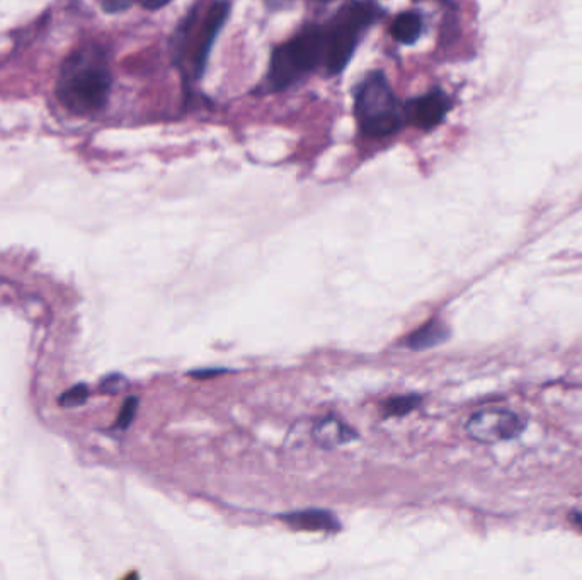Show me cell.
Listing matches in <instances>:
<instances>
[{"mask_svg": "<svg viewBox=\"0 0 582 580\" xmlns=\"http://www.w3.org/2000/svg\"><path fill=\"white\" fill-rule=\"evenodd\" d=\"M135 0H102V8L109 14H118V12L127 11L132 8Z\"/></svg>", "mask_w": 582, "mask_h": 580, "instance_id": "cell-16", "label": "cell"}, {"mask_svg": "<svg viewBox=\"0 0 582 580\" xmlns=\"http://www.w3.org/2000/svg\"><path fill=\"white\" fill-rule=\"evenodd\" d=\"M528 420L507 408H484L475 412L466 423V435L484 445L512 441L525 433Z\"/></svg>", "mask_w": 582, "mask_h": 580, "instance_id": "cell-5", "label": "cell"}, {"mask_svg": "<svg viewBox=\"0 0 582 580\" xmlns=\"http://www.w3.org/2000/svg\"><path fill=\"white\" fill-rule=\"evenodd\" d=\"M382 11L370 0H356L339 12L331 30L326 31L323 61H326L329 74H339L345 65L350 64L361 33L372 26Z\"/></svg>", "mask_w": 582, "mask_h": 580, "instance_id": "cell-4", "label": "cell"}, {"mask_svg": "<svg viewBox=\"0 0 582 580\" xmlns=\"http://www.w3.org/2000/svg\"><path fill=\"white\" fill-rule=\"evenodd\" d=\"M448 337H450V329L440 320H431L421 329L410 333L406 339V346L413 351H425V349L443 344L448 341Z\"/></svg>", "mask_w": 582, "mask_h": 580, "instance_id": "cell-10", "label": "cell"}, {"mask_svg": "<svg viewBox=\"0 0 582 580\" xmlns=\"http://www.w3.org/2000/svg\"><path fill=\"white\" fill-rule=\"evenodd\" d=\"M317 2H329V0H317Z\"/></svg>", "mask_w": 582, "mask_h": 580, "instance_id": "cell-20", "label": "cell"}, {"mask_svg": "<svg viewBox=\"0 0 582 580\" xmlns=\"http://www.w3.org/2000/svg\"><path fill=\"white\" fill-rule=\"evenodd\" d=\"M89 397V390L86 385H77L74 389L65 392L61 397V404L64 407H77V405H83L84 402Z\"/></svg>", "mask_w": 582, "mask_h": 580, "instance_id": "cell-13", "label": "cell"}, {"mask_svg": "<svg viewBox=\"0 0 582 580\" xmlns=\"http://www.w3.org/2000/svg\"><path fill=\"white\" fill-rule=\"evenodd\" d=\"M292 528L307 529V532H332L339 528L334 514L327 511H298L283 517Z\"/></svg>", "mask_w": 582, "mask_h": 580, "instance_id": "cell-9", "label": "cell"}, {"mask_svg": "<svg viewBox=\"0 0 582 580\" xmlns=\"http://www.w3.org/2000/svg\"><path fill=\"white\" fill-rule=\"evenodd\" d=\"M139 2L143 8L149 9V11H157V9L169 4L171 0H139Z\"/></svg>", "mask_w": 582, "mask_h": 580, "instance_id": "cell-17", "label": "cell"}, {"mask_svg": "<svg viewBox=\"0 0 582 580\" xmlns=\"http://www.w3.org/2000/svg\"><path fill=\"white\" fill-rule=\"evenodd\" d=\"M422 33V19L416 12H403L394 19L391 34L395 42L414 45Z\"/></svg>", "mask_w": 582, "mask_h": 580, "instance_id": "cell-11", "label": "cell"}, {"mask_svg": "<svg viewBox=\"0 0 582 580\" xmlns=\"http://www.w3.org/2000/svg\"><path fill=\"white\" fill-rule=\"evenodd\" d=\"M312 438L320 448L332 449L354 441L358 435L341 420L334 419V417H327V419L319 420L314 426Z\"/></svg>", "mask_w": 582, "mask_h": 580, "instance_id": "cell-8", "label": "cell"}, {"mask_svg": "<svg viewBox=\"0 0 582 580\" xmlns=\"http://www.w3.org/2000/svg\"><path fill=\"white\" fill-rule=\"evenodd\" d=\"M270 4L276 6V8H279L282 4H286V2H289V0H267Z\"/></svg>", "mask_w": 582, "mask_h": 580, "instance_id": "cell-19", "label": "cell"}, {"mask_svg": "<svg viewBox=\"0 0 582 580\" xmlns=\"http://www.w3.org/2000/svg\"><path fill=\"white\" fill-rule=\"evenodd\" d=\"M569 519H572L575 528H579L582 532V513H572L571 516H569Z\"/></svg>", "mask_w": 582, "mask_h": 580, "instance_id": "cell-18", "label": "cell"}, {"mask_svg": "<svg viewBox=\"0 0 582 580\" xmlns=\"http://www.w3.org/2000/svg\"><path fill=\"white\" fill-rule=\"evenodd\" d=\"M124 386H127V380L121 374H111L101 383L102 392L106 393H120Z\"/></svg>", "mask_w": 582, "mask_h": 580, "instance_id": "cell-15", "label": "cell"}, {"mask_svg": "<svg viewBox=\"0 0 582 580\" xmlns=\"http://www.w3.org/2000/svg\"><path fill=\"white\" fill-rule=\"evenodd\" d=\"M448 109H450V99H448L447 94L435 90V92L426 94V96L410 101L407 105L406 114L407 120L414 127L421 128V130H432L444 120Z\"/></svg>", "mask_w": 582, "mask_h": 580, "instance_id": "cell-7", "label": "cell"}, {"mask_svg": "<svg viewBox=\"0 0 582 580\" xmlns=\"http://www.w3.org/2000/svg\"><path fill=\"white\" fill-rule=\"evenodd\" d=\"M136 408H139V398L130 397L129 401L124 402L123 408H121L120 412V417H118V429H127V427H129L130 424L133 423V417H135Z\"/></svg>", "mask_w": 582, "mask_h": 580, "instance_id": "cell-14", "label": "cell"}, {"mask_svg": "<svg viewBox=\"0 0 582 580\" xmlns=\"http://www.w3.org/2000/svg\"><path fill=\"white\" fill-rule=\"evenodd\" d=\"M111 90V70L101 48L83 46L67 56L58 77L57 96L62 105L79 117L105 109Z\"/></svg>", "mask_w": 582, "mask_h": 580, "instance_id": "cell-1", "label": "cell"}, {"mask_svg": "<svg viewBox=\"0 0 582 580\" xmlns=\"http://www.w3.org/2000/svg\"><path fill=\"white\" fill-rule=\"evenodd\" d=\"M354 109L361 131L373 139L392 135L403 127V111L382 72L361 84Z\"/></svg>", "mask_w": 582, "mask_h": 580, "instance_id": "cell-3", "label": "cell"}, {"mask_svg": "<svg viewBox=\"0 0 582 580\" xmlns=\"http://www.w3.org/2000/svg\"><path fill=\"white\" fill-rule=\"evenodd\" d=\"M326 56V31L322 28H305L300 34L279 46L273 53L270 83L282 90L304 79L308 72Z\"/></svg>", "mask_w": 582, "mask_h": 580, "instance_id": "cell-2", "label": "cell"}, {"mask_svg": "<svg viewBox=\"0 0 582 580\" xmlns=\"http://www.w3.org/2000/svg\"><path fill=\"white\" fill-rule=\"evenodd\" d=\"M419 402H421V398L416 397V395H409V397L392 398V401L385 402V407H387L391 416H403V414L416 408Z\"/></svg>", "mask_w": 582, "mask_h": 580, "instance_id": "cell-12", "label": "cell"}, {"mask_svg": "<svg viewBox=\"0 0 582 580\" xmlns=\"http://www.w3.org/2000/svg\"><path fill=\"white\" fill-rule=\"evenodd\" d=\"M230 6L226 0H218L211 6L205 18L204 24L199 28V33L195 37V52H193V68H195V77L204 74L207 67L208 55H210L211 45H213L215 37L218 31L223 26L229 15Z\"/></svg>", "mask_w": 582, "mask_h": 580, "instance_id": "cell-6", "label": "cell"}]
</instances>
